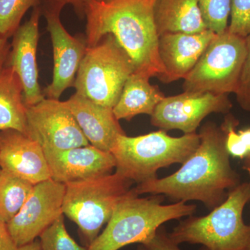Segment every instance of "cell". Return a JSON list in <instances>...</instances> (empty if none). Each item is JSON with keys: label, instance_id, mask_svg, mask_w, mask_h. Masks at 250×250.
<instances>
[{"label": "cell", "instance_id": "25", "mask_svg": "<svg viewBox=\"0 0 250 250\" xmlns=\"http://www.w3.org/2000/svg\"><path fill=\"white\" fill-rule=\"evenodd\" d=\"M39 238L42 250H88L87 247L80 246L67 232L63 215L49 225Z\"/></svg>", "mask_w": 250, "mask_h": 250}, {"label": "cell", "instance_id": "3", "mask_svg": "<svg viewBox=\"0 0 250 250\" xmlns=\"http://www.w3.org/2000/svg\"><path fill=\"white\" fill-rule=\"evenodd\" d=\"M164 200L163 195L141 197L134 188L130 189L88 250H119L133 243L144 244L164 223L196 212L195 205L178 202L164 205Z\"/></svg>", "mask_w": 250, "mask_h": 250}, {"label": "cell", "instance_id": "6", "mask_svg": "<svg viewBox=\"0 0 250 250\" xmlns=\"http://www.w3.org/2000/svg\"><path fill=\"white\" fill-rule=\"evenodd\" d=\"M134 182L118 172L65 185L62 213L76 224L87 248Z\"/></svg>", "mask_w": 250, "mask_h": 250}, {"label": "cell", "instance_id": "5", "mask_svg": "<svg viewBox=\"0 0 250 250\" xmlns=\"http://www.w3.org/2000/svg\"><path fill=\"white\" fill-rule=\"evenodd\" d=\"M250 201V183H241L208 214L188 216L169 236L177 245L200 244L208 250H249L250 225L244 223L243 213Z\"/></svg>", "mask_w": 250, "mask_h": 250}, {"label": "cell", "instance_id": "35", "mask_svg": "<svg viewBox=\"0 0 250 250\" xmlns=\"http://www.w3.org/2000/svg\"><path fill=\"white\" fill-rule=\"evenodd\" d=\"M147 250L146 249V247L143 246V245L140 244V246L138 247L137 250Z\"/></svg>", "mask_w": 250, "mask_h": 250}, {"label": "cell", "instance_id": "10", "mask_svg": "<svg viewBox=\"0 0 250 250\" xmlns=\"http://www.w3.org/2000/svg\"><path fill=\"white\" fill-rule=\"evenodd\" d=\"M233 107L229 95L185 92L166 97L151 116V124L164 131L196 133L204 119L211 113H229Z\"/></svg>", "mask_w": 250, "mask_h": 250}, {"label": "cell", "instance_id": "7", "mask_svg": "<svg viewBox=\"0 0 250 250\" xmlns=\"http://www.w3.org/2000/svg\"><path fill=\"white\" fill-rule=\"evenodd\" d=\"M134 72L128 54L114 36L108 34L96 45L87 47L73 86L79 95L113 109Z\"/></svg>", "mask_w": 250, "mask_h": 250}, {"label": "cell", "instance_id": "33", "mask_svg": "<svg viewBox=\"0 0 250 250\" xmlns=\"http://www.w3.org/2000/svg\"><path fill=\"white\" fill-rule=\"evenodd\" d=\"M243 169L248 172L250 177V154L243 159Z\"/></svg>", "mask_w": 250, "mask_h": 250}, {"label": "cell", "instance_id": "21", "mask_svg": "<svg viewBox=\"0 0 250 250\" xmlns=\"http://www.w3.org/2000/svg\"><path fill=\"white\" fill-rule=\"evenodd\" d=\"M34 185L25 179L0 169V220L7 224L16 216L30 196Z\"/></svg>", "mask_w": 250, "mask_h": 250}, {"label": "cell", "instance_id": "22", "mask_svg": "<svg viewBox=\"0 0 250 250\" xmlns=\"http://www.w3.org/2000/svg\"><path fill=\"white\" fill-rule=\"evenodd\" d=\"M240 121L231 113L225 114L220 128L225 135L227 150L230 156L244 159L250 154V127L236 131Z\"/></svg>", "mask_w": 250, "mask_h": 250}, {"label": "cell", "instance_id": "26", "mask_svg": "<svg viewBox=\"0 0 250 250\" xmlns=\"http://www.w3.org/2000/svg\"><path fill=\"white\" fill-rule=\"evenodd\" d=\"M228 29L242 37L250 35V0H231Z\"/></svg>", "mask_w": 250, "mask_h": 250}, {"label": "cell", "instance_id": "27", "mask_svg": "<svg viewBox=\"0 0 250 250\" xmlns=\"http://www.w3.org/2000/svg\"><path fill=\"white\" fill-rule=\"evenodd\" d=\"M247 53L235 95L242 109L250 112V35L246 37Z\"/></svg>", "mask_w": 250, "mask_h": 250}, {"label": "cell", "instance_id": "20", "mask_svg": "<svg viewBox=\"0 0 250 250\" xmlns=\"http://www.w3.org/2000/svg\"><path fill=\"white\" fill-rule=\"evenodd\" d=\"M23 95L19 77L6 66L0 73V131L13 129L26 134L27 106Z\"/></svg>", "mask_w": 250, "mask_h": 250}, {"label": "cell", "instance_id": "16", "mask_svg": "<svg viewBox=\"0 0 250 250\" xmlns=\"http://www.w3.org/2000/svg\"><path fill=\"white\" fill-rule=\"evenodd\" d=\"M216 34L207 29L197 34L170 33L159 36V58L166 71L161 82L169 83L184 80Z\"/></svg>", "mask_w": 250, "mask_h": 250}, {"label": "cell", "instance_id": "29", "mask_svg": "<svg viewBox=\"0 0 250 250\" xmlns=\"http://www.w3.org/2000/svg\"><path fill=\"white\" fill-rule=\"evenodd\" d=\"M18 247L11 238L7 225L0 220V250H18Z\"/></svg>", "mask_w": 250, "mask_h": 250}, {"label": "cell", "instance_id": "9", "mask_svg": "<svg viewBox=\"0 0 250 250\" xmlns=\"http://www.w3.org/2000/svg\"><path fill=\"white\" fill-rule=\"evenodd\" d=\"M26 135L39 143L44 152L89 145L64 102L53 99L27 106Z\"/></svg>", "mask_w": 250, "mask_h": 250}, {"label": "cell", "instance_id": "18", "mask_svg": "<svg viewBox=\"0 0 250 250\" xmlns=\"http://www.w3.org/2000/svg\"><path fill=\"white\" fill-rule=\"evenodd\" d=\"M154 22L158 35L197 34L207 30L198 0H155Z\"/></svg>", "mask_w": 250, "mask_h": 250}, {"label": "cell", "instance_id": "15", "mask_svg": "<svg viewBox=\"0 0 250 250\" xmlns=\"http://www.w3.org/2000/svg\"><path fill=\"white\" fill-rule=\"evenodd\" d=\"M52 179L66 185L112 173L116 161L111 152L91 145L45 152Z\"/></svg>", "mask_w": 250, "mask_h": 250}, {"label": "cell", "instance_id": "8", "mask_svg": "<svg viewBox=\"0 0 250 250\" xmlns=\"http://www.w3.org/2000/svg\"><path fill=\"white\" fill-rule=\"evenodd\" d=\"M246 53V38L228 29L216 34L195 66L184 79V91L234 93Z\"/></svg>", "mask_w": 250, "mask_h": 250}, {"label": "cell", "instance_id": "34", "mask_svg": "<svg viewBox=\"0 0 250 250\" xmlns=\"http://www.w3.org/2000/svg\"><path fill=\"white\" fill-rule=\"evenodd\" d=\"M80 1L81 0H76V5H75V7L79 10H80ZM100 1H106V0H100Z\"/></svg>", "mask_w": 250, "mask_h": 250}, {"label": "cell", "instance_id": "24", "mask_svg": "<svg viewBox=\"0 0 250 250\" xmlns=\"http://www.w3.org/2000/svg\"><path fill=\"white\" fill-rule=\"evenodd\" d=\"M207 29L217 34L228 30L231 0H198Z\"/></svg>", "mask_w": 250, "mask_h": 250}, {"label": "cell", "instance_id": "12", "mask_svg": "<svg viewBox=\"0 0 250 250\" xmlns=\"http://www.w3.org/2000/svg\"><path fill=\"white\" fill-rule=\"evenodd\" d=\"M62 7L49 5L45 10L47 28L53 48V77L43 90L45 98L59 100L62 93L73 86L79 67L86 51L85 40L69 34L60 19Z\"/></svg>", "mask_w": 250, "mask_h": 250}, {"label": "cell", "instance_id": "30", "mask_svg": "<svg viewBox=\"0 0 250 250\" xmlns=\"http://www.w3.org/2000/svg\"><path fill=\"white\" fill-rule=\"evenodd\" d=\"M7 39L0 36V73L6 67L5 64L9 58L10 46Z\"/></svg>", "mask_w": 250, "mask_h": 250}, {"label": "cell", "instance_id": "1", "mask_svg": "<svg viewBox=\"0 0 250 250\" xmlns=\"http://www.w3.org/2000/svg\"><path fill=\"white\" fill-rule=\"evenodd\" d=\"M200 145L195 152L173 174L134 188L139 195H163L174 202L199 201L211 210L241 184L227 150L225 135L220 126L208 121L199 132Z\"/></svg>", "mask_w": 250, "mask_h": 250}, {"label": "cell", "instance_id": "31", "mask_svg": "<svg viewBox=\"0 0 250 250\" xmlns=\"http://www.w3.org/2000/svg\"><path fill=\"white\" fill-rule=\"evenodd\" d=\"M18 250H42L40 244V241L36 239L35 241L31 242L29 244L25 245L22 247L18 248Z\"/></svg>", "mask_w": 250, "mask_h": 250}, {"label": "cell", "instance_id": "32", "mask_svg": "<svg viewBox=\"0 0 250 250\" xmlns=\"http://www.w3.org/2000/svg\"><path fill=\"white\" fill-rule=\"evenodd\" d=\"M49 1L50 5L59 6L62 8L67 4H71L74 6L76 5V0H49Z\"/></svg>", "mask_w": 250, "mask_h": 250}, {"label": "cell", "instance_id": "28", "mask_svg": "<svg viewBox=\"0 0 250 250\" xmlns=\"http://www.w3.org/2000/svg\"><path fill=\"white\" fill-rule=\"evenodd\" d=\"M143 245L147 250H182L179 248V245L171 239L169 233L163 225ZM199 250H208L202 246Z\"/></svg>", "mask_w": 250, "mask_h": 250}, {"label": "cell", "instance_id": "17", "mask_svg": "<svg viewBox=\"0 0 250 250\" xmlns=\"http://www.w3.org/2000/svg\"><path fill=\"white\" fill-rule=\"evenodd\" d=\"M64 103L89 144L100 150L111 152L118 136L126 134L112 108L98 104L76 93Z\"/></svg>", "mask_w": 250, "mask_h": 250}, {"label": "cell", "instance_id": "11", "mask_svg": "<svg viewBox=\"0 0 250 250\" xmlns=\"http://www.w3.org/2000/svg\"><path fill=\"white\" fill-rule=\"evenodd\" d=\"M65 184L49 179L34 185L22 208L7 225L11 238L20 248L39 238L62 213Z\"/></svg>", "mask_w": 250, "mask_h": 250}, {"label": "cell", "instance_id": "4", "mask_svg": "<svg viewBox=\"0 0 250 250\" xmlns=\"http://www.w3.org/2000/svg\"><path fill=\"white\" fill-rule=\"evenodd\" d=\"M200 142L197 133L172 137L159 129L135 137L120 135L111 153L116 161V172L140 184L157 179L159 169L184 164Z\"/></svg>", "mask_w": 250, "mask_h": 250}, {"label": "cell", "instance_id": "2", "mask_svg": "<svg viewBox=\"0 0 250 250\" xmlns=\"http://www.w3.org/2000/svg\"><path fill=\"white\" fill-rule=\"evenodd\" d=\"M155 0H81L86 18L87 47L108 34L114 36L131 59L135 72L162 81L166 75L159 54L154 22Z\"/></svg>", "mask_w": 250, "mask_h": 250}, {"label": "cell", "instance_id": "13", "mask_svg": "<svg viewBox=\"0 0 250 250\" xmlns=\"http://www.w3.org/2000/svg\"><path fill=\"white\" fill-rule=\"evenodd\" d=\"M40 17L41 9L36 8L29 21L15 31L8 58L7 66L14 70L22 83L27 106L35 105L45 98L39 84L36 62Z\"/></svg>", "mask_w": 250, "mask_h": 250}, {"label": "cell", "instance_id": "23", "mask_svg": "<svg viewBox=\"0 0 250 250\" xmlns=\"http://www.w3.org/2000/svg\"><path fill=\"white\" fill-rule=\"evenodd\" d=\"M40 0H0V36L9 38L20 27L28 10Z\"/></svg>", "mask_w": 250, "mask_h": 250}, {"label": "cell", "instance_id": "36", "mask_svg": "<svg viewBox=\"0 0 250 250\" xmlns=\"http://www.w3.org/2000/svg\"></svg>", "mask_w": 250, "mask_h": 250}, {"label": "cell", "instance_id": "14", "mask_svg": "<svg viewBox=\"0 0 250 250\" xmlns=\"http://www.w3.org/2000/svg\"><path fill=\"white\" fill-rule=\"evenodd\" d=\"M0 169L34 185L52 179L41 145L16 130L0 131Z\"/></svg>", "mask_w": 250, "mask_h": 250}, {"label": "cell", "instance_id": "19", "mask_svg": "<svg viewBox=\"0 0 250 250\" xmlns=\"http://www.w3.org/2000/svg\"><path fill=\"white\" fill-rule=\"evenodd\" d=\"M151 77L134 72L125 82L113 112L118 121H130L138 115L152 116L159 103L166 98L157 85L149 82Z\"/></svg>", "mask_w": 250, "mask_h": 250}]
</instances>
